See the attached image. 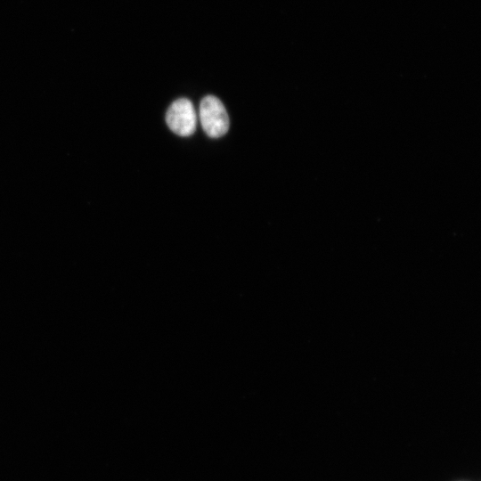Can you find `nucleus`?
Returning a JSON list of instances; mask_svg holds the SVG:
<instances>
[{"instance_id": "obj_2", "label": "nucleus", "mask_w": 481, "mask_h": 481, "mask_svg": "<svg viewBox=\"0 0 481 481\" xmlns=\"http://www.w3.org/2000/svg\"><path fill=\"white\" fill-rule=\"evenodd\" d=\"M166 121L168 127L180 136L192 135L197 126V116L192 102L180 98L169 106Z\"/></svg>"}, {"instance_id": "obj_1", "label": "nucleus", "mask_w": 481, "mask_h": 481, "mask_svg": "<svg viewBox=\"0 0 481 481\" xmlns=\"http://www.w3.org/2000/svg\"><path fill=\"white\" fill-rule=\"evenodd\" d=\"M200 119L205 133L217 138L229 129V117L222 102L214 95L205 96L200 103Z\"/></svg>"}]
</instances>
